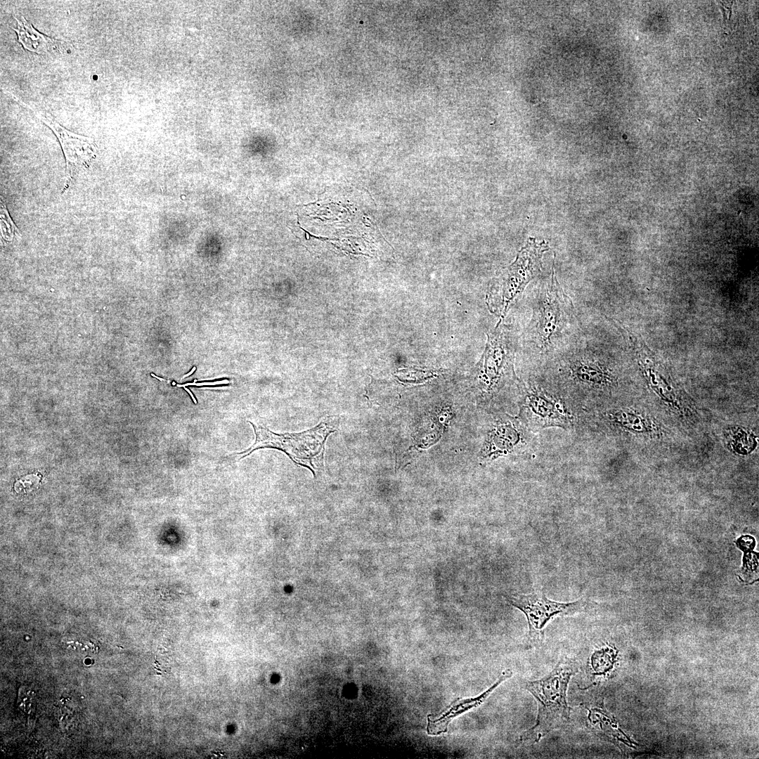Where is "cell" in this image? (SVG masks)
Instances as JSON below:
<instances>
[{
	"mask_svg": "<svg viewBox=\"0 0 759 759\" xmlns=\"http://www.w3.org/2000/svg\"><path fill=\"white\" fill-rule=\"evenodd\" d=\"M518 418L531 432L550 427L575 432L580 411L542 373L528 370L519 379Z\"/></svg>",
	"mask_w": 759,
	"mask_h": 759,
	"instance_id": "3957f363",
	"label": "cell"
},
{
	"mask_svg": "<svg viewBox=\"0 0 759 759\" xmlns=\"http://www.w3.org/2000/svg\"><path fill=\"white\" fill-rule=\"evenodd\" d=\"M14 18L17 22V28L13 30L17 33L19 42L25 49L40 54L55 47V39L35 30L22 15H14Z\"/></svg>",
	"mask_w": 759,
	"mask_h": 759,
	"instance_id": "7c38bea8",
	"label": "cell"
},
{
	"mask_svg": "<svg viewBox=\"0 0 759 759\" xmlns=\"http://www.w3.org/2000/svg\"><path fill=\"white\" fill-rule=\"evenodd\" d=\"M743 538L744 539V540H742L741 539L740 540V547L742 548L743 547H744V548H743L744 550H747L751 549V547L748 545V544L752 545H755V542H754V540H753V538L746 536V537H744Z\"/></svg>",
	"mask_w": 759,
	"mask_h": 759,
	"instance_id": "9a60e30c",
	"label": "cell"
},
{
	"mask_svg": "<svg viewBox=\"0 0 759 759\" xmlns=\"http://www.w3.org/2000/svg\"><path fill=\"white\" fill-rule=\"evenodd\" d=\"M531 308L521 346L528 359V369H537L574 346L584 332L571 298L557 280L554 266L547 280L534 291Z\"/></svg>",
	"mask_w": 759,
	"mask_h": 759,
	"instance_id": "7a4b0ae2",
	"label": "cell"
},
{
	"mask_svg": "<svg viewBox=\"0 0 759 759\" xmlns=\"http://www.w3.org/2000/svg\"><path fill=\"white\" fill-rule=\"evenodd\" d=\"M228 382H230L228 381V380H223V381H218V382H204V383H200V384L190 383V384H184V385L178 384L177 386L178 387H186L187 385H193V384H196V385L199 386V385H204V384H222V383L223 384V383H228Z\"/></svg>",
	"mask_w": 759,
	"mask_h": 759,
	"instance_id": "2e32d148",
	"label": "cell"
},
{
	"mask_svg": "<svg viewBox=\"0 0 759 759\" xmlns=\"http://www.w3.org/2000/svg\"><path fill=\"white\" fill-rule=\"evenodd\" d=\"M195 370V367H194V368H193L192 369V370H191V371H190V372L189 373H188L187 375H184V376L183 377V378H184V377H186L189 376L190 375H191V374H192V373H193V372H194V370Z\"/></svg>",
	"mask_w": 759,
	"mask_h": 759,
	"instance_id": "e0dca14e",
	"label": "cell"
},
{
	"mask_svg": "<svg viewBox=\"0 0 759 759\" xmlns=\"http://www.w3.org/2000/svg\"><path fill=\"white\" fill-rule=\"evenodd\" d=\"M538 440L536 433L528 429L518 419L507 418L499 421L490 432L486 456L513 455L531 459L536 455Z\"/></svg>",
	"mask_w": 759,
	"mask_h": 759,
	"instance_id": "30bf717a",
	"label": "cell"
},
{
	"mask_svg": "<svg viewBox=\"0 0 759 759\" xmlns=\"http://www.w3.org/2000/svg\"><path fill=\"white\" fill-rule=\"evenodd\" d=\"M614 651L611 649H602L595 651L591 657V665L596 674H603L609 670L615 659Z\"/></svg>",
	"mask_w": 759,
	"mask_h": 759,
	"instance_id": "4fadbf2b",
	"label": "cell"
},
{
	"mask_svg": "<svg viewBox=\"0 0 759 759\" xmlns=\"http://www.w3.org/2000/svg\"><path fill=\"white\" fill-rule=\"evenodd\" d=\"M255 442L247 450L240 453V458L262 448H273L283 451L296 465L308 468L316 476L323 468L325 443L328 436L336 432L339 421L337 417H328L315 427L300 432L278 434L254 424Z\"/></svg>",
	"mask_w": 759,
	"mask_h": 759,
	"instance_id": "5b68a950",
	"label": "cell"
},
{
	"mask_svg": "<svg viewBox=\"0 0 759 759\" xmlns=\"http://www.w3.org/2000/svg\"><path fill=\"white\" fill-rule=\"evenodd\" d=\"M549 249L544 242L528 239L514 262L488 291L491 311L502 318L510 304L542 271L543 254Z\"/></svg>",
	"mask_w": 759,
	"mask_h": 759,
	"instance_id": "8992f818",
	"label": "cell"
},
{
	"mask_svg": "<svg viewBox=\"0 0 759 759\" xmlns=\"http://www.w3.org/2000/svg\"><path fill=\"white\" fill-rule=\"evenodd\" d=\"M517 339L509 330L498 325L488 335L480 367L482 390L491 398L505 386L517 387L519 378L514 370Z\"/></svg>",
	"mask_w": 759,
	"mask_h": 759,
	"instance_id": "52a82bcc",
	"label": "cell"
},
{
	"mask_svg": "<svg viewBox=\"0 0 759 759\" xmlns=\"http://www.w3.org/2000/svg\"><path fill=\"white\" fill-rule=\"evenodd\" d=\"M512 675L510 670H505L490 688L480 694L479 696L469 699H460L455 700L446 711L437 718L432 719L427 717V732L429 735H439L445 733L453 718L463 713L464 712L480 706L490 694L506 679Z\"/></svg>",
	"mask_w": 759,
	"mask_h": 759,
	"instance_id": "8fae6325",
	"label": "cell"
},
{
	"mask_svg": "<svg viewBox=\"0 0 759 759\" xmlns=\"http://www.w3.org/2000/svg\"><path fill=\"white\" fill-rule=\"evenodd\" d=\"M1 231L4 238L8 237V233L10 238L19 235L18 228L11 219L6 205L2 200L1 201Z\"/></svg>",
	"mask_w": 759,
	"mask_h": 759,
	"instance_id": "5bb4252c",
	"label": "cell"
},
{
	"mask_svg": "<svg viewBox=\"0 0 759 759\" xmlns=\"http://www.w3.org/2000/svg\"><path fill=\"white\" fill-rule=\"evenodd\" d=\"M31 109L34 115L47 125L58 138L63 151L65 162V180L63 191L70 186L75 173L87 168L96 156V147L93 139L73 133L58 124L49 115L18 100Z\"/></svg>",
	"mask_w": 759,
	"mask_h": 759,
	"instance_id": "9c48e42d",
	"label": "cell"
},
{
	"mask_svg": "<svg viewBox=\"0 0 759 759\" xmlns=\"http://www.w3.org/2000/svg\"><path fill=\"white\" fill-rule=\"evenodd\" d=\"M505 598L510 604L521 610L526 616L529 640L532 642L543 639V629L552 618L573 615L588 609V600L558 602L547 599L540 593L505 596Z\"/></svg>",
	"mask_w": 759,
	"mask_h": 759,
	"instance_id": "ba28073f",
	"label": "cell"
},
{
	"mask_svg": "<svg viewBox=\"0 0 759 759\" xmlns=\"http://www.w3.org/2000/svg\"><path fill=\"white\" fill-rule=\"evenodd\" d=\"M577 672L575 662L564 659L545 677L526 682V689L538 702V713L535 725L520 737L521 742L537 743L569 722L570 708L566 702V690L571 677Z\"/></svg>",
	"mask_w": 759,
	"mask_h": 759,
	"instance_id": "277c9868",
	"label": "cell"
},
{
	"mask_svg": "<svg viewBox=\"0 0 759 759\" xmlns=\"http://www.w3.org/2000/svg\"><path fill=\"white\" fill-rule=\"evenodd\" d=\"M581 412L621 398V368L584 334L571 348L537 368Z\"/></svg>",
	"mask_w": 759,
	"mask_h": 759,
	"instance_id": "6da1fadb",
	"label": "cell"
}]
</instances>
